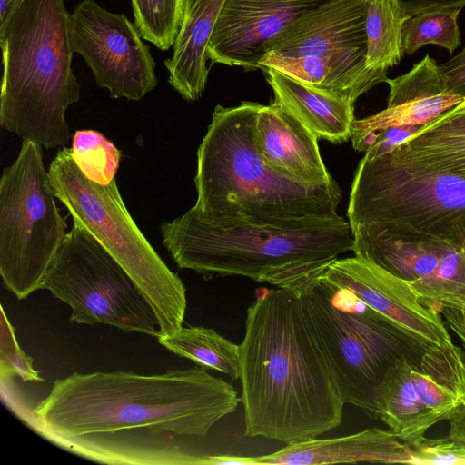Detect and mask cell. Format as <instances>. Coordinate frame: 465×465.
Instances as JSON below:
<instances>
[{"label": "cell", "instance_id": "obj_1", "mask_svg": "<svg viewBox=\"0 0 465 465\" xmlns=\"http://www.w3.org/2000/svg\"><path fill=\"white\" fill-rule=\"evenodd\" d=\"M241 397L204 367L57 379L25 420L53 444L112 465H212L198 447Z\"/></svg>", "mask_w": 465, "mask_h": 465}, {"label": "cell", "instance_id": "obj_2", "mask_svg": "<svg viewBox=\"0 0 465 465\" xmlns=\"http://www.w3.org/2000/svg\"><path fill=\"white\" fill-rule=\"evenodd\" d=\"M255 296L239 344L244 435L289 443L339 427L345 402L300 297L282 288Z\"/></svg>", "mask_w": 465, "mask_h": 465}, {"label": "cell", "instance_id": "obj_3", "mask_svg": "<svg viewBox=\"0 0 465 465\" xmlns=\"http://www.w3.org/2000/svg\"><path fill=\"white\" fill-rule=\"evenodd\" d=\"M261 104L216 105L197 151L193 213L220 227L268 223L307 215H335L341 199L336 183L311 185L272 167L255 142Z\"/></svg>", "mask_w": 465, "mask_h": 465}, {"label": "cell", "instance_id": "obj_4", "mask_svg": "<svg viewBox=\"0 0 465 465\" xmlns=\"http://www.w3.org/2000/svg\"><path fill=\"white\" fill-rule=\"evenodd\" d=\"M160 231L179 268L205 280L238 275L289 292L353 248L350 224L338 213L224 228L203 222L190 209Z\"/></svg>", "mask_w": 465, "mask_h": 465}, {"label": "cell", "instance_id": "obj_5", "mask_svg": "<svg viewBox=\"0 0 465 465\" xmlns=\"http://www.w3.org/2000/svg\"><path fill=\"white\" fill-rule=\"evenodd\" d=\"M64 0H25L0 34V124L53 149L71 138L68 106L80 99Z\"/></svg>", "mask_w": 465, "mask_h": 465}, {"label": "cell", "instance_id": "obj_6", "mask_svg": "<svg viewBox=\"0 0 465 465\" xmlns=\"http://www.w3.org/2000/svg\"><path fill=\"white\" fill-rule=\"evenodd\" d=\"M318 277L294 294L322 338L343 401L378 419L379 391L389 369L401 359L421 357L432 343L373 310L350 291Z\"/></svg>", "mask_w": 465, "mask_h": 465}, {"label": "cell", "instance_id": "obj_7", "mask_svg": "<svg viewBox=\"0 0 465 465\" xmlns=\"http://www.w3.org/2000/svg\"><path fill=\"white\" fill-rule=\"evenodd\" d=\"M48 173L55 197L73 220L92 232L149 302L159 335L181 329L187 305L185 287L134 222L115 179L106 185L90 181L75 164L69 148L58 152Z\"/></svg>", "mask_w": 465, "mask_h": 465}, {"label": "cell", "instance_id": "obj_8", "mask_svg": "<svg viewBox=\"0 0 465 465\" xmlns=\"http://www.w3.org/2000/svg\"><path fill=\"white\" fill-rule=\"evenodd\" d=\"M367 4L331 0L299 17L271 43L268 66L355 103L389 79L366 66Z\"/></svg>", "mask_w": 465, "mask_h": 465}, {"label": "cell", "instance_id": "obj_9", "mask_svg": "<svg viewBox=\"0 0 465 465\" xmlns=\"http://www.w3.org/2000/svg\"><path fill=\"white\" fill-rule=\"evenodd\" d=\"M42 145L23 140L16 160L0 179V273L18 300L41 289L66 236Z\"/></svg>", "mask_w": 465, "mask_h": 465}, {"label": "cell", "instance_id": "obj_10", "mask_svg": "<svg viewBox=\"0 0 465 465\" xmlns=\"http://www.w3.org/2000/svg\"><path fill=\"white\" fill-rule=\"evenodd\" d=\"M71 308L70 321L158 337L155 313L120 263L74 221L41 285Z\"/></svg>", "mask_w": 465, "mask_h": 465}, {"label": "cell", "instance_id": "obj_11", "mask_svg": "<svg viewBox=\"0 0 465 465\" xmlns=\"http://www.w3.org/2000/svg\"><path fill=\"white\" fill-rule=\"evenodd\" d=\"M465 211V177L386 155L360 161L349 199L351 231L372 222H400L430 232Z\"/></svg>", "mask_w": 465, "mask_h": 465}, {"label": "cell", "instance_id": "obj_12", "mask_svg": "<svg viewBox=\"0 0 465 465\" xmlns=\"http://www.w3.org/2000/svg\"><path fill=\"white\" fill-rule=\"evenodd\" d=\"M355 256L406 282L440 314L465 312V254L447 237L400 222H372L351 230Z\"/></svg>", "mask_w": 465, "mask_h": 465}, {"label": "cell", "instance_id": "obj_13", "mask_svg": "<svg viewBox=\"0 0 465 465\" xmlns=\"http://www.w3.org/2000/svg\"><path fill=\"white\" fill-rule=\"evenodd\" d=\"M465 408V361L455 344H432L418 359H401L379 391L378 419L411 444Z\"/></svg>", "mask_w": 465, "mask_h": 465}, {"label": "cell", "instance_id": "obj_14", "mask_svg": "<svg viewBox=\"0 0 465 465\" xmlns=\"http://www.w3.org/2000/svg\"><path fill=\"white\" fill-rule=\"evenodd\" d=\"M69 32L73 52L84 59L97 85L112 98L138 101L156 87L150 47L124 14L82 0L70 15Z\"/></svg>", "mask_w": 465, "mask_h": 465}, {"label": "cell", "instance_id": "obj_15", "mask_svg": "<svg viewBox=\"0 0 465 465\" xmlns=\"http://www.w3.org/2000/svg\"><path fill=\"white\" fill-rule=\"evenodd\" d=\"M318 279L350 291L373 310L430 343H453L438 312L426 306L406 282L369 260L358 256L337 258Z\"/></svg>", "mask_w": 465, "mask_h": 465}, {"label": "cell", "instance_id": "obj_16", "mask_svg": "<svg viewBox=\"0 0 465 465\" xmlns=\"http://www.w3.org/2000/svg\"><path fill=\"white\" fill-rule=\"evenodd\" d=\"M331 0H226L208 47L212 64L260 68L271 43L290 24Z\"/></svg>", "mask_w": 465, "mask_h": 465}, {"label": "cell", "instance_id": "obj_17", "mask_svg": "<svg viewBox=\"0 0 465 465\" xmlns=\"http://www.w3.org/2000/svg\"><path fill=\"white\" fill-rule=\"evenodd\" d=\"M386 83L390 87L386 109L353 124L351 139L357 151L367 152L376 133L383 129L426 125L464 101L448 89L439 64L429 54L408 73Z\"/></svg>", "mask_w": 465, "mask_h": 465}, {"label": "cell", "instance_id": "obj_18", "mask_svg": "<svg viewBox=\"0 0 465 465\" xmlns=\"http://www.w3.org/2000/svg\"><path fill=\"white\" fill-rule=\"evenodd\" d=\"M255 142L263 159L283 174L311 185L336 183L321 157L317 136L280 104L261 105Z\"/></svg>", "mask_w": 465, "mask_h": 465}, {"label": "cell", "instance_id": "obj_19", "mask_svg": "<svg viewBox=\"0 0 465 465\" xmlns=\"http://www.w3.org/2000/svg\"><path fill=\"white\" fill-rule=\"evenodd\" d=\"M409 445L392 431L376 427L354 434L292 441L276 452L255 457L257 464L320 465L336 463H404Z\"/></svg>", "mask_w": 465, "mask_h": 465}, {"label": "cell", "instance_id": "obj_20", "mask_svg": "<svg viewBox=\"0 0 465 465\" xmlns=\"http://www.w3.org/2000/svg\"><path fill=\"white\" fill-rule=\"evenodd\" d=\"M226 0H184L173 52L164 60L170 84L187 102L197 101L207 83V47Z\"/></svg>", "mask_w": 465, "mask_h": 465}, {"label": "cell", "instance_id": "obj_21", "mask_svg": "<svg viewBox=\"0 0 465 465\" xmlns=\"http://www.w3.org/2000/svg\"><path fill=\"white\" fill-rule=\"evenodd\" d=\"M266 80L280 104L318 139L342 143L351 137L354 104L317 89L273 68H264Z\"/></svg>", "mask_w": 465, "mask_h": 465}, {"label": "cell", "instance_id": "obj_22", "mask_svg": "<svg viewBox=\"0 0 465 465\" xmlns=\"http://www.w3.org/2000/svg\"><path fill=\"white\" fill-rule=\"evenodd\" d=\"M157 338L162 346L180 357L189 359L204 368L223 372L232 381L240 378L239 345L213 329L182 327L173 333L159 335Z\"/></svg>", "mask_w": 465, "mask_h": 465}, {"label": "cell", "instance_id": "obj_23", "mask_svg": "<svg viewBox=\"0 0 465 465\" xmlns=\"http://www.w3.org/2000/svg\"><path fill=\"white\" fill-rule=\"evenodd\" d=\"M411 15L398 0H368L365 16L366 66L386 72L403 56L402 28Z\"/></svg>", "mask_w": 465, "mask_h": 465}, {"label": "cell", "instance_id": "obj_24", "mask_svg": "<svg viewBox=\"0 0 465 465\" xmlns=\"http://www.w3.org/2000/svg\"><path fill=\"white\" fill-rule=\"evenodd\" d=\"M384 155L392 161L465 177V136L420 131Z\"/></svg>", "mask_w": 465, "mask_h": 465}, {"label": "cell", "instance_id": "obj_25", "mask_svg": "<svg viewBox=\"0 0 465 465\" xmlns=\"http://www.w3.org/2000/svg\"><path fill=\"white\" fill-rule=\"evenodd\" d=\"M460 8L421 12L403 25L402 45L408 54L425 45H435L452 54L460 45L458 15Z\"/></svg>", "mask_w": 465, "mask_h": 465}, {"label": "cell", "instance_id": "obj_26", "mask_svg": "<svg viewBox=\"0 0 465 465\" xmlns=\"http://www.w3.org/2000/svg\"><path fill=\"white\" fill-rule=\"evenodd\" d=\"M131 4L142 38L162 51L170 49L180 29L184 0H131Z\"/></svg>", "mask_w": 465, "mask_h": 465}, {"label": "cell", "instance_id": "obj_27", "mask_svg": "<svg viewBox=\"0 0 465 465\" xmlns=\"http://www.w3.org/2000/svg\"><path fill=\"white\" fill-rule=\"evenodd\" d=\"M71 155L90 181L106 185L114 178L122 153L95 130H78L73 137Z\"/></svg>", "mask_w": 465, "mask_h": 465}, {"label": "cell", "instance_id": "obj_28", "mask_svg": "<svg viewBox=\"0 0 465 465\" xmlns=\"http://www.w3.org/2000/svg\"><path fill=\"white\" fill-rule=\"evenodd\" d=\"M1 377L18 375L24 381H43L33 367V360L20 348L15 336V329L1 309Z\"/></svg>", "mask_w": 465, "mask_h": 465}, {"label": "cell", "instance_id": "obj_29", "mask_svg": "<svg viewBox=\"0 0 465 465\" xmlns=\"http://www.w3.org/2000/svg\"><path fill=\"white\" fill-rule=\"evenodd\" d=\"M410 460L413 465H465V447L448 436L430 439L425 436L408 444Z\"/></svg>", "mask_w": 465, "mask_h": 465}, {"label": "cell", "instance_id": "obj_30", "mask_svg": "<svg viewBox=\"0 0 465 465\" xmlns=\"http://www.w3.org/2000/svg\"><path fill=\"white\" fill-rule=\"evenodd\" d=\"M426 125H401L383 129L376 133L373 143L365 152L364 158L371 161L392 152L411 137L424 129Z\"/></svg>", "mask_w": 465, "mask_h": 465}, {"label": "cell", "instance_id": "obj_31", "mask_svg": "<svg viewBox=\"0 0 465 465\" xmlns=\"http://www.w3.org/2000/svg\"><path fill=\"white\" fill-rule=\"evenodd\" d=\"M428 134L465 136V100L421 130Z\"/></svg>", "mask_w": 465, "mask_h": 465}, {"label": "cell", "instance_id": "obj_32", "mask_svg": "<svg viewBox=\"0 0 465 465\" xmlns=\"http://www.w3.org/2000/svg\"><path fill=\"white\" fill-rule=\"evenodd\" d=\"M448 89L465 100V48L457 55L439 65Z\"/></svg>", "mask_w": 465, "mask_h": 465}, {"label": "cell", "instance_id": "obj_33", "mask_svg": "<svg viewBox=\"0 0 465 465\" xmlns=\"http://www.w3.org/2000/svg\"><path fill=\"white\" fill-rule=\"evenodd\" d=\"M403 10L410 15L421 12L462 8L465 0H398Z\"/></svg>", "mask_w": 465, "mask_h": 465}, {"label": "cell", "instance_id": "obj_34", "mask_svg": "<svg viewBox=\"0 0 465 465\" xmlns=\"http://www.w3.org/2000/svg\"><path fill=\"white\" fill-rule=\"evenodd\" d=\"M430 232L449 238L456 243L465 254V211L440 223Z\"/></svg>", "mask_w": 465, "mask_h": 465}, {"label": "cell", "instance_id": "obj_35", "mask_svg": "<svg viewBox=\"0 0 465 465\" xmlns=\"http://www.w3.org/2000/svg\"><path fill=\"white\" fill-rule=\"evenodd\" d=\"M440 314L444 317L445 324L457 335L462 346V356L465 361V312L443 309Z\"/></svg>", "mask_w": 465, "mask_h": 465}, {"label": "cell", "instance_id": "obj_36", "mask_svg": "<svg viewBox=\"0 0 465 465\" xmlns=\"http://www.w3.org/2000/svg\"><path fill=\"white\" fill-rule=\"evenodd\" d=\"M25 0H0V34L5 31Z\"/></svg>", "mask_w": 465, "mask_h": 465}, {"label": "cell", "instance_id": "obj_37", "mask_svg": "<svg viewBox=\"0 0 465 465\" xmlns=\"http://www.w3.org/2000/svg\"><path fill=\"white\" fill-rule=\"evenodd\" d=\"M448 437L465 447V408L452 420H450Z\"/></svg>", "mask_w": 465, "mask_h": 465}]
</instances>
